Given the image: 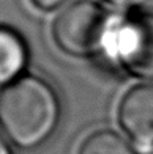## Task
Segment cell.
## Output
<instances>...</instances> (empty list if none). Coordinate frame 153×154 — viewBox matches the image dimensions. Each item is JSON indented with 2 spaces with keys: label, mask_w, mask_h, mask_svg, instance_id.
<instances>
[{
  "label": "cell",
  "mask_w": 153,
  "mask_h": 154,
  "mask_svg": "<svg viewBox=\"0 0 153 154\" xmlns=\"http://www.w3.org/2000/svg\"><path fill=\"white\" fill-rule=\"evenodd\" d=\"M33 8H37L38 11L43 13H52L55 10H60L66 6L68 0H29Z\"/></svg>",
  "instance_id": "cell-7"
},
{
  "label": "cell",
  "mask_w": 153,
  "mask_h": 154,
  "mask_svg": "<svg viewBox=\"0 0 153 154\" xmlns=\"http://www.w3.org/2000/svg\"><path fill=\"white\" fill-rule=\"evenodd\" d=\"M123 131L133 140L137 154L153 152V82L136 85L123 96L119 107Z\"/></svg>",
  "instance_id": "cell-4"
},
{
  "label": "cell",
  "mask_w": 153,
  "mask_h": 154,
  "mask_svg": "<svg viewBox=\"0 0 153 154\" xmlns=\"http://www.w3.org/2000/svg\"><path fill=\"white\" fill-rule=\"evenodd\" d=\"M106 49L131 74L153 80V14H137L112 25Z\"/></svg>",
  "instance_id": "cell-3"
},
{
  "label": "cell",
  "mask_w": 153,
  "mask_h": 154,
  "mask_svg": "<svg viewBox=\"0 0 153 154\" xmlns=\"http://www.w3.org/2000/svg\"><path fill=\"white\" fill-rule=\"evenodd\" d=\"M0 154H10L8 146H6V142H5V138L2 135H0Z\"/></svg>",
  "instance_id": "cell-9"
},
{
  "label": "cell",
  "mask_w": 153,
  "mask_h": 154,
  "mask_svg": "<svg viewBox=\"0 0 153 154\" xmlns=\"http://www.w3.org/2000/svg\"><path fill=\"white\" fill-rule=\"evenodd\" d=\"M60 104L54 88L33 75L19 77L0 93V128L19 148H35L57 128Z\"/></svg>",
  "instance_id": "cell-1"
},
{
  "label": "cell",
  "mask_w": 153,
  "mask_h": 154,
  "mask_svg": "<svg viewBox=\"0 0 153 154\" xmlns=\"http://www.w3.org/2000/svg\"><path fill=\"white\" fill-rule=\"evenodd\" d=\"M78 154H136V151L115 132L98 131L81 143Z\"/></svg>",
  "instance_id": "cell-6"
},
{
  "label": "cell",
  "mask_w": 153,
  "mask_h": 154,
  "mask_svg": "<svg viewBox=\"0 0 153 154\" xmlns=\"http://www.w3.org/2000/svg\"><path fill=\"white\" fill-rule=\"evenodd\" d=\"M112 22L106 10L92 0H76L60 10L52 24V39L71 57H90L106 49Z\"/></svg>",
  "instance_id": "cell-2"
},
{
  "label": "cell",
  "mask_w": 153,
  "mask_h": 154,
  "mask_svg": "<svg viewBox=\"0 0 153 154\" xmlns=\"http://www.w3.org/2000/svg\"><path fill=\"white\" fill-rule=\"evenodd\" d=\"M106 2L110 5L120 6V8H131V6H137V5L144 3L145 0H106Z\"/></svg>",
  "instance_id": "cell-8"
},
{
  "label": "cell",
  "mask_w": 153,
  "mask_h": 154,
  "mask_svg": "<svg viewBox=\"0 0 153 154\" xmlns=\"http://www.w3.org/2000/svg\"><path fill=\"white\" fill-rule=\"evenodd\" d=\"M27 63V47L16 32L0 27V87L19 79Z\"/></svg>",
  "instance_id": "cell-5"
}]
</instances>
